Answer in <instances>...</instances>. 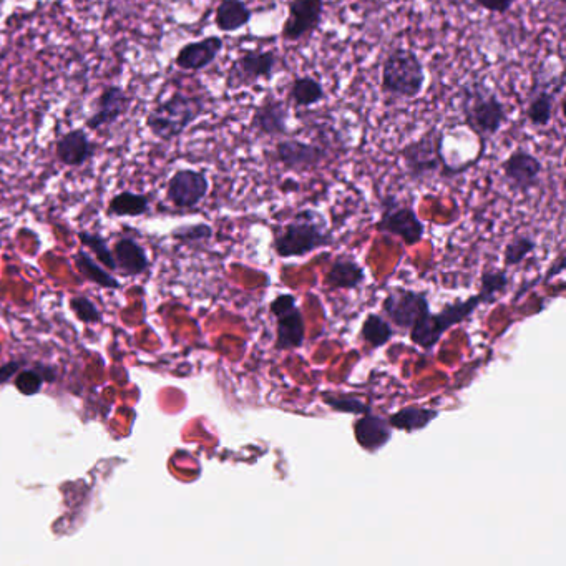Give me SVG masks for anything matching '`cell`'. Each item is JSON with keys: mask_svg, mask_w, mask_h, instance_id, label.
Here are the masks:
<instances>
[{"mask_svg": "<svg viewBox=\"0 0 566 566\" xmlns=\"http://www.w3.org/2000/svg\"><path fill=\"white\" fill-rule=\"evenodd\" d=\"M462 122L480 140V153L485 143L495 137L508 122L507 105L485 80L464 83L459 92Z\"/></svg>", "mask_w": 566, "mask_h": 566, "instance_id": "cell-1", "label": "cell"}, {"mask_svg": "<svg viewBox=\"0 0 566 566\" xmlns=\"http://www.w3.org/2000/svg\"><path fill=\"white\" fill-rule=\"evenodd\" d=\"M334 244V235L319 211L304 208L276 231L274 253L279 258H304L321 248Z\"/></svg>", "mask_w": 566, "mask_h": 566, "instance_id": "cell-2", "label": "cell"}, {"mask_svg": "<svg viewBox=\"0 0 566 566\" xmlns=\"http://www.w3.org/2000/svg\"><path fill=\"white\" fill-rule=\"evenodd\" d=\"M208 110L205 97L193 93L175 92L158 102L147 113L145 125L153 137L162 142H175Z\"/></svg>", "mask_w": 566, "mask_h": 566, "instance_id": "cell-3", "label": "cell"}, {"mask_svg": "<svg viewBox=\"0 0 566 566\" xmlns=\"http://www.w3.org/2000/svg\"><path fill=\"white\" fill-rule=\"evenodd\" d=\"M445 133L439 127H430L420 137L401 148L405 173L415 183L432 180L434 176H457L460 168H452L444 155Z\"/></svg>", "mask_w": 566, "mask_h": 566, "instance_id": "cell-4", "label": "cell"}, {"mask_svg": "<svg viewBox=\"0 0 566 566\" xmlns=\"http://www.w3.org/2000/svg\"><path fill=\"white\" fill-rule=\"evenodd\" d=\"M427 74L419 55L407 47H394L381 69V90L399 100H415L424 92Z\"/></svg>", "mask_w": 566, "mask_h": 566, "instance_id": "cell-5", "label": "cell"}, {"mask_svg": "<svg viewBox=\"0 0 566 566\" xmlns=\"http://www.w3.org/2000/svg\"><path fill=\"white\" fill-rule=\"evenodd\" d=\"M487 303H495L484 291L470 296L467 299H455L454 303L445 304L439 313L425 314L419 323L415 324L409 331L410 341L415 346L422 347L424 351H432L445 332L452 327L465 323L467 319L474 316L475 311Z\"/></svg>", "mask_w": 566, "mask_h": 566, "instance_id": "cell-6", "label": "cell"}, {"mask_svg": "<svg viewBox=\"0 0 566 566\" xmlns=\"http://www.w3.org/2000/svg\"><path fill=\"white\" fill-rule=\"evenodd\" d=\"M281 67V59L276 50L256 49L243 50L226 72V90L236 92L243 88L254 87L256 83L273 79Z\"/></svg>", "mask_w": 566, "mask_h": 566, "instance_id": "cell-7", "label": "cell"}, {"mask_svg": "<svg viewBox=\"0 0 566 566\" xmlns=\"http://www.w3.org/2000/svg\"><path fill=\"white\" fill-rule=\"evenodd\" d=\"M376 230L382 235L396 236L405 246H415L424 240L425 225L412 206L402 203L397 196L386 195L381 198V216Z\"/></svg>", "mask_w": 566, "mask_h": 566, "instance_id": "cell-8", "label": "cell"}, {"mask_svg": "<svg viewBox=\"0 0 566 566\" xmlns=\"http://www.w3.org/2000/svg\"><path fill=\"white\" fill-rule=\"evenodd\" d=\"M269 313L276 321L274 349L278 352L301 349L306 341V323L293 294H278L269 304Z\"/></svg>", "mask_w": 566, "mask_h": 566, "instance_id": "cell-9", "label": "cell"}, {"mask_svg": "<svg viewBox=\"0 0 566 566\" xmlns=\"http://www.w3.org/2000/svg\"><path fill=\"white\" fill-rule=\"evenodd\" d=\"M430 313V303L424 291L396 286L382 301V316L401 332H409L425 314Z\"/></svg>", "mask_w": 566, "mask_h": 566, "instance_id": "cell-10", "label": "cell"}, {"mask_svg": "<svg viewBox=\"0 0 566 566\" xmlns=\"http://www.w3.org/2000/svg\"><path fill=\"white\" fill-rule=\"evenodd\" d=\"M210 178L205 171L180 168L166 183V200L180 210H191L200 205L210 193Z\"/></svg>", "mask_w": 566, "mask_h": 566, "instance_id": "cell-11", "label": "cell"}, {"mask_svg": "<svg viewBox=\"0 0 566 566\" xmlns=\"http://www.w3.org/2000/svg\"><path fill=\"white\" fill-rule=\"evenodd\" d=\"M324 0H288V17L281 37L284 42L308 39L323 24Z\"/></svg>", "mask_w": 566, "mask_h": 566, "instance_id": "cell-12", "label": "cell"}, {"mask_svg": "<svg viewBox=\"0 0 566 566\" xmlns=\"http://www.w3.org/2000/svg\"><path fill=\"white\" fill-rule=\"evenodd\" d=\"M503 180L515 193H528L540 185L543 163L537 155L517 148L502 162Z\"/></svg>", "mask_w": 566, "mask_h": 566, "instance_id": "cell-13", "label": "cell"}, {"mask_svg": "<svg viewBox=\"0 0 566 566\" xmlns=\"http://www.w3.org/2000/svg\"><path fill=\"white\" fill-rule=\"evenodd\" d=\"M563 74L555 77H545L540 74L533 82L530 92H528L527 107H525V117L527 122L535 128H547L552 123L553 112H555V100L558 93L562 92Z\"/></svg>", "mask_w": 566, "mask_h": 566, "instance_id": "cell-14", "label": "cell"}, {"mask_svg": "<svg viewBox=\"0 0 566 566\" xmlns=\"http://www.w3.org/2000/svg\"><path fill=\"white\" fill-rule=\"evenodd\" d=\"M326 148L298 138H281L274 145V160L286 171H311L326 162Z\"/></svg>", "mask_w": 566, "mask_h": 566, "instance_id": "cell-15", "label": "cell"}, {"mask_svg": "<svg viewBox=\"0 0 566 566\" xmlns=\"http://www.w3.org/2000/svg\"><path fill=\"white\" fill-rule=\"evenodd\" d=\"M132 107V97L120 85H107L98 95L95 110L85 120V127L92 132L112 127L127 115Z\"/></svg>", "mask_w": 566, "mask_h": 566, "instance_id": "cell-16", "label": "cell"}, {"mask_svg": "<svg viewBox=\"0 0 566 566\" xmlns=\"http://www.w3.org/2000/svg\"><path fill=\"white\" fill-rule=\"evenodd\" d=\"M289 108L284 100L268 93L261 102L254 107L251 117V128L259 137H286L289 130Z\"/></svg>", "mask_w": 566, "mask_h": 566, "instance_id": "cell-17", "label": "cell"}, {"mask_svg": "<svg viewBox=\"0 0 566 566\" xmlns=\"http://www.w3.org/2000/svg\"><path fill=\"white\" fill-rule=\"evenodd\" d=\"M223 49L225 40L221 39L220 35H208L183 45L176 52L175 65L185 72H201L215 64Z\"/></svg>", "mask_w": 566, "mask_h": 566, "instance_id": "cell-18", "label": "cell"}, {"mask_svg": "<svg viewBox=\"0 0 566 566\" xmlns=\"http://www.w3.org/2000/svg\"><path fill=\"white\" fill-rule=\"evenodd\" d=\"M392 435H394V429L389 424L387 417L374 414L372 410L359 415V419L354 422L356 442L367 454L381 452L391 442Z\"/></svg>", "mask_w": 566, "mask_h": 566, "instance_id": "cell-19", "label": "cell"}, {"mask_svg": "<svg viewBox=\"0 0 566 566\" xmlns=\"http://www.w3.org/2000/svg\"><path fill=\"white\" fill-rule=\"evenodd\" d=\"M97 155V145L88 137L83 128H74L65 132L55 142V158L60 165L80 168L87 165Z\"/></svg>", "mask_w": 566, "mask_h": 566, "instance_id": "cell-20", "label": "cell"}, {"mask_svg": "<svg viewBox=\"0 0 566 566\" xmlns=\"http://www.w3.org/2000/svg\"><path fill=\"white\" fill-rule=\"evenodd\" d=\"M366 278V269L356 258L339 256L324 274L323 284L326 291H354L366 283Z\"/></svg>", "mask_w": 566, "mask_h": 566, "instance_id": "cell-21", "label": "cell"}, {"mask_svg": "<svg viewBox=\"0 0 566 566\" xmlns=\"http://www.w3.org/2000/svg\"><path fill=\"white\" fill-rule=\"evenodd\" d=\"M253 20V10L244 0H220L215 10L216 29L233 34Z\"/></svg>", "mask_w": 566, "mask_h": 566, "instance_id": "cell-22", "label": "cell"}, {"mask_svg": "<svg viewBox=\"0 0 566 566\" xmlns=\"http://www.w3.org/2000/svg\"><path fill=\"white\" fill-rule=\"evenodd\" d=\"M440 412L424 405H407L394 414L387 415V420L394 430H404L407 434H414L424 430L439 417Z\"/></svg>", "mask_w": 566, "mask_h": 566, "instance_id": "cell-23", "label": "cell"}, {"mask_svg": "<svg viewBox=\"0 0 566 566\" xmlns=\"http://www.w3.org/2000/svg\"><path fill=\"white\" fill-rule=\"evenodd\" d=\"M112 253L117 261V268L122 269L127 276L145 273L150 266L145 249L132 238L118 240Z\"/></svg>", "mask_w": 566, "mask_h": 566, "instance_id": "cell-24", "label": "cell"}, {"mask_svg": "<svg viewBox=\"0 0 566 566\" xmlns=\"http://www.w3.org/2000/svg\"><path fill=\"white\" fill-rule=\"evenodd\" d=\"M288 97L294 103V107L309 108L319 105L326 100L327 93L323 83L311 75H299L294 77L289 85Z\"/></svg>", "mask_w": 566, "mask_h": 566, "instance_id": "cell-25", "label": "cell"}, {"mask_svg": "<svg viewBox=\"0 0 566 566\" xmlns=\"http://www.w3.org/2000/svg\"><path fill=\"white\" fill-rule=\"evenodd\" d=\"M150 211V196L135 191H120L108 203L107 213L118 218H135Z\"/></svg>", "mask_w": 566, "mask_h": 566, "instance_id": "cell-26", "label": "cell"}, {"mask_svg": "<svg viewBox=\"0 0 566 566\" xmlns=\"http://www.w3.org/2000/svg\"><path fill=\"white\" fill-rule=\"evenodd\" d=\"M396 336V329L382 314L369 313L361 327V339L371 349H381Z\"/></svg>", "mask_w": 566, "mask_h": 566, "instance_id": "cell-27", "label": "cell"}, {"mask_svg": "<svg viewBox=\"0 0 566 566\" xmlns=\"http://www.w3.org/2000/svg\"><path fill=\"white\" fill-rule=\"evenodd\" d=\"M75 264H77V268H79L83 278H87L88 281L98 284L100 288H120V283H118L117 279L113 278L112 274H108L90 254L85 253L82 249H80L79 253L75 254Z\"/></svg>", "mask_w": 566, "mask_h": 566, "instance_id": "cell-28", "label": "cell"}, {"mask_svg": "<svg viewBox=\"0 0 566 566\" xmlns=\"http://www.w3.org/2000/svg\"><path fill=\"white\" fill-rule=\"evenodd\" d=\"M324 404L334 412L339 414L359 415L366 414L371 410L369 404L362 401L361 397L352 396V394H334V392H323L321 394Z\"/></svg>", "mask_w": 566, "mask_h": 566, "instance_id": "cell-29", "label": "cell"}, {"mask_svg": "<svg viewBox=\"0 0 566 566\" xmlns=\"http://www.w3.org/2000/svg\"><path fill=\"white\" fill-rule=\"evenodd\" d=\"M537 249V240L530 235H517L505 246L503 264L507 268L522 264Z\"/></svg>", "mask_w": 566, "mask_h": 566, "instance_id": "cell-30", "label": "cell"}, {"mask_svg": "<svg viewBox=\"0 0 566 566\" xmlns=\"http://www.w3.org/2000/svg\"><path fill=\"white\" fill-rule=\"evenodd\" d=\"M79 238L80 243H82L85 248L92 249L98 263H102L105 268L112 269V271L118 269L115 256H113L112 249L108 248L105 238L97 235V233H88V231H82Z\"/></svg>", "mask_w": 566, "mask_h": 566, "instance_id": "cell-31", "label": "cell"}, {"mask_svg": "<svg viewBox=\"0 0 566 566\" xmlns=\"http://www.w3.org/2000/svg\"><path fill=\"white\" fill-rule=\"evenodd\" d=\"M508 283H510V279H508L505 271H502V269H487L482 274V278H480V291H484L490 298L497 301L498 294L508 288Z\"/></svg>", "mask_w": 566, "mask_h": 566, "instance_id": "cell-32", "label": "cell"}, {"mask_svg": "<svg viewBox=\"0 0 566 566\" xmlns=\"http://www.w3.org/2000/svg\"><path fill=\"white\" fill-rule=\"evenodd\" d=\"M70 308L82 323L93 324L102 321V314L98 311L97 306L85 296H75L70 299Z\"/></svg>", "mask_w": 566, "mask_h": 566, "instance_id": "cell-33", "label": "cell"}, {"mask_svg": "<svg viewBox=\"0 0 566 566\" xmlns=\"http://www.w3.org/2000/svg\"><path fill=\"white\" fill-rule=\"evenodd\" d=\"M45 377L37 371H24L20 372L19 376L15 377V387L20 394L24 396H35L39 394L44 384Z\"/></svg>", "mask_w": 566, "mask_h": 566, "instance_id": "cell-34", "label": "cell"}, {"mask_svg": "<svg viewBox=\"0 0 566 566\" xmlns=\"http://www.w3.org/2000/svg\"><path fill=\"white\" fill-rule=\"evenodd\" d=\"M213 236V228L205 223H198V225L181 226L178 230L173 231V238L180 241H205L210 240Z\"/></svg>", "mask_w": 566, "mask_h": 566, "instance_id": "cell-35", "label": "cell"}, {"mask_svg": "<svg viewBox=\"0 0 566 566\" xmlns=\"http://www.w3.org/2000/svg\"><path fill=\"white\" fill-rule=\"evenodd\" d=\"M475 4L480 9L492 12V14H507L512 10L513 5L517 4V0H475Z\"/></svg>", "mask_w": 566, "mask_h": 566, "instance_id": "cell-36", "label": "cell"}, {"mask_svg": "<svg viewBox=\"0 0 566 566\" xmlns=\"http://www.w3.org/2000/svg\"><path fill=\"white\" fill-rule=\"evenodd\" d=\"M20 362H9L5 366H0V386L9 382L15 376V372L19 371Z\"/></svg>", "mask_w": 566, "mask_h": 566, "instance_id": "cell-37", "label": "cell"}]
</instances>
